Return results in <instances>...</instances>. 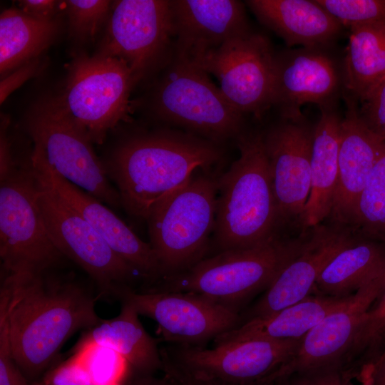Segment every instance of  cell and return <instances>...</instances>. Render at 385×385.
Listing matches in <instances>:
<instances>
[{"label": "cell", "mask_w": 385, "mask_h": 385, "mask_svg": "<svg viewBox=\"0 0 385 385\" xmlns=\"http://www.w3.org/2000/svg\"><path fill=\"white\" fill-rule=\"evenodd\" d=\"M119 314L102 319L88 329L78 344H96L107 346L120 354L143 375H152L162 370L160 349L138 319V313L128 303L121 302Z\"/></svg>", "instance_id": "d4e9b609"}, {"label": "cell", "mask_w": 385, "mask_h": 385, "mask_svg": "<svg viewBox=\"0 0 385 385\" xmlns=\"http://www.w3.org/2000/svg\"><path fill=\"white\" fill-rule=\"evenodd\" d=\"M361 103V118L370 130L385 139V81Z\"/></svg>", "instance_id": "836d02e7"}, {"label": "cell", "mask_w": 385, "mask_h": 385, "mask_svg": "<svg viewBox=\"0 0 385 385\" xmlns=\"http://www.w3.org/2000/svg\"><path fill=\"white\" fill-rule=\"evenodd\" d=\"M385 275V246L352 239L320 273L312 294L344 298Z\"/></svg>", "instance_id": "484cf974"}, {"label": "cell", "mask_w": 385, "mask_h": 385, "mask_svg": "<svg viewBox=\"0 0 385 385\" xmlns=\"http://www.w3.org/2000/svg\"><path fill=\"white\" fill-rule=\"evenodd\" d=\"M162 71L151 98L159 119L219 144L243 132L245 115L206 72L174 56Z\"/></svg>", "instance_id": "ba28073f"}, {"label": "cell", "mask_w": 385, "mask_h": 385, "mask_svg": "<svg viewBox=\"0 0 385 385\" xmlns=\"http://www.w3.org/2000/svg\"><path fill=\"white\" fill-rule=\"evenodd\" d=\"M218 177L212 170H197L149 212V244L159 262L160 277L203 259L215 226Z\"/></svg>", "instance_id": "5b68a950"}, {"label": "cell", "mask_w": 385, "mask_h": 385, "mask_svg": "<svg viewBox=\"0 0 385 385\" xmlns=\"http://www.w3.org/2000/svg\"><path fill=\"white\" fill-rule=\"evenodd\" d=\"M313 128L304 116L282 118L266 133L264 143L279 218H300L311 183Z\"/></svg>", "instance_id": "e0dca14e"}, {"label": "cell", "mask_w": 385, "mask_h": 385, "mask_svg": "<svg viewBox=\"0 0 385 385\" xmlns=\"http://www.w3.org/2000/svg\"><path fill=\"white\" fill-rule=\"evenodd\" d=\"M135 85L124 61L98 52L82 53L70 63L64 86L53 98L66 116L99 145L128 118Z\"/></svg>", "instance_id": "52a82bcc"}, {"label": "cell", "mask_w": 385, "mask_h": 385, "mask_svg": "<svg viewBox=\"0 0 385 385\" xmlns=\"http://www.w3.org/2000/svg\"><path fill=\"white\" fill-rule=\"evenodd\" d=\"M351 224L368 235L385 237V143L358 198Z\"/></svg>", "instance_id": "f546056e"}, {"label": "cell", "mask_w": 385, "mask_h": 385, "mask_svg": "<svg viewBox=\"0 0 385 385\" xmlns=\"http://www.w3.org/2000/svg\"><path fill=\"white\" fill-rule=\"evenodd\" d=\"M74 355L88 371L93 385L119 383L129 366L115 350L96 344H78Z\"/></svg>", "instance_id": "1f68e13d"}, {"label": "cell", "mask_w": 385, "mask_h": 385, "mask_svg": "<svg viewBox=\"0 0 385 385\" xmlns=\"http://www.w3.org/2000/svg\"><path fill=\"white\" fill-rule=\"evenodd\" d=\"M173 56L192 63L228 39L250 30L236 0H172Z\"/></svg>", "instance_id": "ffe728a7"}, {"label": "cell", "mask_w": 385, "mask_h": 385, "mask_svg": "<svg viewBox=\"0 0 385 385\" xmlns=\"http://www.w3.org/2000/svg\"><path fill=\"white\" fill-rule=\"evenodd\" d=\"M34 171L38 203L52 242L64 257L90 276L100 294L115 297L121 288L128 286L137 271L61 199L34 167Z\"/></svg>", "instance_id": "7c38bea8"}, {"label": "cell", "mask_w": 385, "mask_h": 385, "mask_svg": "<svg viewBox=\"0 0 385 385\" xmlns=\"http://www.w3.org/2000/svg\"><path fill=\"white\" fill-rule=\"evenodd\" d=\"M34 168L68 206L82 216L111 249L144 277H161L159 262L150 244L143 242L99 200L64 179L38 155L31 153Z\"/></svg>", "instance_id": "ac0fdd59"}, {"label": "cell", "mask_w": 385, "mask_h": 385, "mask_svg": "<svg viewBox=\"0 0 385 385\" xmlns=\"http://www.w3.org/2000/svg\"><path fill=\"white\" fill-rule=\"evenodd\" d=\"M344 26L385 25V0H315Z\"/></svg>", "instance_id": "d6a6232c"}, {"label": "cell", "mask_w": 385, "mask_h": 385, "mask_svg": "<svg viewBox=\"0 0 385 385\" xmlns=\"http://www.w3.org/2000/svg\"><path fill=\"white\" fill-rule=\"evenodd\" d=\"M115 297L155 321L163 339L173 344L202 346L241 323L240 313L193 293L138 292L127 286Z\"/></svg>", "instance_id": "5bb4252c"}, {"label": "cell", "mask_w": 385, "mask_h": 385, "mask_svg": "<svg viewBox=\"0 0 385 385\" xmlns=\"http://www.w3.org/2000/svg\"><path fill=\"white\" fill-rule=\"evenodd\" d=\"M346 111L339 132L338 180L330 216L340 224L351 223L358 198L385 143L365 124L358 101L345 94Z\"/></svg>", "instance_id": "44dd1931"}, {"label": "cell", "mask_w": 385, "mask_h": 385, "mask_svg": "<svg viewBox=\"0 0 385 385\" xmlns=\"http://www.w3.org/2000/svg\"><path fill=\"white\" fill-rule=\"evenodd\" d=\"M236 140L240 157L218 177L213 242L219 252L269 240L280 220L264 133L242 132Z\"/></svg>", "instance_id": "3957f363"}, {"label": "cell", "mask_w": 385, "mask_h": 385, "mask_svg": "<svg viewBox=\"0 0 385 385\" xmlns=\"http://www.w3.org/2000/svg\"><path fill=\"white\" fill-rule=\"evenodd\" d=\"M0 256L7 274H40L61 263L42 217L29 157L0 171Z\"/></svg>", "instance_id": "8992f818"}, {"label": "cell", "mask_w": 385, "mask_h": 385, "mask_svg": "<svg viewBox=\"0 0 385 385\" xmlns=\"http://www.w3.org/2000/svg\"><path fill=\"white\" fill-rule=\"evenodd\" d=\"M46 383L47 385H93L88 371L75 355L50 371Z\"/></svg>", "instance_id": "e575fe53"}, {"label": "cell", "mask_w": 385, "mask_h": 385, "mask_svg": "<svg viewBox=\"0 0 385 385\" xmlns=\"http://www.w3.org/2000/svg\"><path fill=\"white\" fill-rule=\"evenodd\" d=\"M174 46L170 1L120 0L112 4L98 52L124 61L137 84L170 63Z\"/></svg>", "instance_id": "30bf717a"}, {"label": "cell", "mask_w": 385, "mask_h": 385, "mask_svg": "<svg viewBox=\"0 0 385 385\" xmlns=\"http://www.w3.org/2000/svg\"><path fill=\"white\" fill-rule=\"evenodd\" d=\"M0 385H31L16 365L13 356H0Z\"/></svg>", "instance_id": "ab89813d"}, {"label": "cell", "mask_w": 385, "mask_h": 385, "mask_svg": "<svg viewBox=\"0 0 385 385\" xmlns=\"http://www.w3.org/2000/svg\"><path fill=\"white\" fill-rule=\"evenodd\" d=\"M96 299L75 279L48 271L6 274L1 286L0 312L6 317L13 358L26 378L36 379L48 369L78 330L101 322Z\"/></svg>", "instance_id": "6da1fadb"}, {"label": "cell", "mask_w": 385, "mask_h": 385, "mask_svg": "<svg viewBox=\"0 0 385 385\" xmlns=\"http://www.w3.org/2000/svg\"><path fill=\"white\" fill-rule=\"evenodd\" d=\"M38 58L34 59L17 68L18 69L1 81V103L6 97L28 78L32 76L38 67Z\"/></svg>", "instance_id": "f35d334b"}, {"label": "cell", "mask_w": 385, "mask_h": 385, "mask_svg": "<svg viewBox=\"0 0 385 385\" xmlns=\"http://www.w3.org/2000/svg\"><path fill=\"white\" fill-rule=\"evenodd\" d=\"M163 374L169 377L173 385H195L177 366L165 348L160 349Z\"/></svg>", "instance_id": "60d3db41"}, {"label": "cell", "mask_w": 385, "mask_h": 385, "mask_svg": "<svg viewBox=\"0 0 385 385\" xmlns=\"http://www.w3.org/2000/svg\"><path fill=\"white\" fill-rule=\"evenodd\" d=\"M62 1L55 0H21L18 8L28 16L40 21L57 19Z\"/></svg>", "instance_id": "8d00e7d4"}, {"label": "cell", "mask_w": 385, "mask_h": 385, "mask_svg": "<svg viewBox=\"0 0 385 385\" xmlns=\"http://www.w3.org/2000/svg\"><path fill=\"white\" fill-rule=\"evenodd\" d=\"M106 385H120L119 383L117 384H106Z\"/></svg>", "instance_id": "ee69618b"}, {"label": "cell", "mask_w": 385, "mask_h": 385, "mask_svg": "<svg viewBox=\"0 0 385 385\" xmlns=\"http://www.w3.org/2000/svg\"><path fill=\"white\" fill-rule=\"evenodd\" d=\"M342 76L346 95L360 102L385 81V25L350 28Z\"/></svg>", "instance_id": "4316f807"}, {"label": "cell", "mask_w": 385, "mask_h": 385, "mask_svg": "<svg viewBox=\"0 0 385 385\" xmlns=\"http://www.w3.org/2000/svg\"><path fill=\"white\" fill-rule=\"evenodd\" d=\"M59 28L58 19L37 20L18 7L4 10L0 16L1 75L38 58L53 42Z\"/></svg>", "instance_id": "83f0119b"}, {"label": "cell", "mask_w": 385, "mask_h": 385, "mask_svg": "<svg viewBox=\"0 0 385 385\" xmlns=\"http://www.w3.org/2000/svg\"><path fill=\"white\" fill-rule=\"evenodd\" d=\"M112 4L107 0L65 1L71 37L83 43L94 41L108 22Z\"/></svg>", "instance_id": "4dcf8cb0"}, {"label": "cell", "mask_w": 385, "mask_h": 385, "mask_svg": "<svg viewBox=\"0 0 385 385\" xmlns=\"http://www.w3.org/2000/svg\"><path fill=\"white\" fill-rule=\"evenodd\" d=\"M257 19L287 46L327 48L343 26L315 0H249Z\"/></svg>", "instance_id": "7402d4cb"}, {"label": "cell", "mask_w": 385, "mask_h": 385, "mask_svg": "<svg viewBox=\"0 0 385 385\" xmlns=\"http://www.w3.org/2000/svg\"><path fill=\"white\" fill-rule=\"evenodd\" d=\"M352 296L337 298L312 294L273 314L240 324L215 337L214 344L256 339H301L327 315L346 304Z\"/></svg>", "instance_id": "cb8c5ba5"}, {"label": "cell", "mask_w": 385, "mask_h": 385, "mask_svg": "<svg viewBox=\"0 0 385 385\" xmlns=\"http://www.w3.org/2000/svg\"><path fill=\"white\" fill-rule=\"evenodd\" d=\"M289 385H354L339 368H328L291 376Z\"/></svg>", "instance_id": "d590c367"}, {"label": "cell", "mask_w": 385, "mask_h": 385, "mask_svg": "<svg viewBox=\"0 0 385 385\" xmlns=\"http://www.w3.org/2000/svg\"><path fill=\"white\" fill-rule=\"evenodd\" d=\"M344 88L342 68L327 48L302 47L275 54L272 106L282 118L303 115L305 103L334 104Z\"/></svg>", "instance_id": "2e32d148"}, {"label": "cell", "mask_w": 385, "mask_h": 385, "mask_svg": "<svg viewBox=\"0 0 385 385\" xmlns=\"http://www.w3.org/2000/svg\"><path fill=\"white\" fill-rule=\"evenodd\" d=\"M277 385H289V384L288 382H287V381H283V382L279 383V384H278Z\"/></svg>", "instance_id": "7bdbcfd3"}, {"label": "cell", "mask_w": 385, "mask_h": 385, "mask_svg": "<svg viewBox=\"0 0 385 385\" xmlns=\"http://www.w3.org/2000/svg\"><path fill=\"white\" fill-rule=\"evenodd\" d=\"M274 60L269 39L249 30L190 63L215 76L237 111L260 118L272 106Z\"/></svg>", "instance_id": "4fadbf2b"}, {"label": "cell", "mask_w": 385, "mask_h": 385, "mask_svg": "<svg viewBox=\"0 0 385 385\" xmlns=\"http://www.w3.org/2000/svg\"><path fill=\"white\" fill-rule=\"evenodd\" d=\"M385 345V289L362 316L342 371L353 379Z\"/></svg>", "instance_id": "f1b7e54d"}, {"label": "cell", "mask_w": 385, "mask_h": 385, "mask_svg": "<svg viewBox=\"0 0 385 385\" xmlns=\"http://www.w3.org/2000/svg\"><path fill=\"white\" fill-rule=\"evenodd\" d=\"M320 118L313 128L310 192L299 218L306 228L329 217L338 180L339 132L342 118L334 105L319 107Z\"/></svg>", "instance_id": "603a6c76"}, {"label": "cell", "mask_w": 385, "mask_h": 385, "mask_svg": "<svg viewBox=\"0 0 385 385\" xmlns=\"http://www.w3.org/2000/svg\"><path fill=\"white\" fill-rule=\"evenodd\" d=\"M353 238L344 231L317 225L302 250L279 272L262 296L241 314V324L263 318L312 294L326 265Z\"/></svg>", "instance_id": "d6986e66"}, {"label": "cell", "mask_w": 385, "mask_h": 385, "mask_svg": "<svg viewBox=\"0 0 385 385\" xmlns=\"http://www.w3.org/2000/svg\"><path fill=\"white\" fill-rule=\"evenodd\" d=\"M133 385H173V383L169 377L163 374L160 378L152 375H143Z\"/></svg>", "instance_id": "b9f144b4"}, {"label": "cell", "mask_w": 385, "mask_h": 385, "mask_svg": "<svg viewBox=\"0 0 385 385\" xmlns=\"http://www.w3.org/2000/svg\"><path fill=\"white\" fill-rule=\"evenodd\" d=\"M355 377L361 385H385V345L372 360L361 366Z\"/></svg>", "instance_id": "74e56055"}, {"label": "cell", "mask_w": 385, "mask_h": 385, "mask_svg": "<svg viewBox=\"0 0 385 385\" xmlns=\"http://www.w3.org/2000/svg\"><path fill=\"white\" fill-rule=\"evenodd\" d=\"M302 339L247 340L212 349L173 344L165 349L195 385H267L297 350Z\"/></svg>", "instance_id": "8fae6325"}, {"label": "cell", "mask_w": 385, "mask_h": 385, "mask_svg": "<svg viewBox=\"0 0 385 385\" xmlns=\"http://www.w3.org/2000/svg\"><path fill=\"white\" fill-rule=\"evenodd\" d=\"M309 237L277 235L257 245L225 250L182 272L160 277L144 292L199 294L239 313L243 304L265 290L302 250Z\"/></svg>", "instance_id": "277c9868"}, {"label": "cell", "mask_w": 385, "mask_h": 385, "mask_svg": "<svg viewBox=\"0 0 385 385\" xmlns=\"http://www.w3.org/2000/svg\"><path fill=\"white\" fill-rule=\"evenodd\" d=\"M385 289V275L369 282L341 308L327 315L302 337L293 356L270 379L277 385L292 376L328 368L342 371L359 323Z\"/></svg>", "instance_id": "9a60e30c"}, {"label": "cell", "mask_w": 385, "mask_h": 385, "mask_svg": "<svg viewBox=\"0 0 385 385\" xmlns=\"http://www.w3.org/2000/svg\"><path fill=\"white\" fill-rule=\"evenodd\" d=\"M24 128L32 143V153L56 173L107 205L121 207L103 161L86 133L62 111L53 97L45 98L28 112Z\"/></svg>", "instance_id": "9c48e42d"}, {"label": "cell", "mask_w": 385, "mask_h": 385, "mask_svg": "<svg viewBox=\"0 0 385 385\" xmlns=\"http://www.w3.org/2000/svg\"><path fill=\"white\" fill-rule=\"evenodd\" d=\"M222 158L219 143L188 132L162 129L124 138L103 163L121 207L146 220L156 203L197 170H212Z\"/></svg>", "instance_id": "7a4b0ae2"}]
</instances>
